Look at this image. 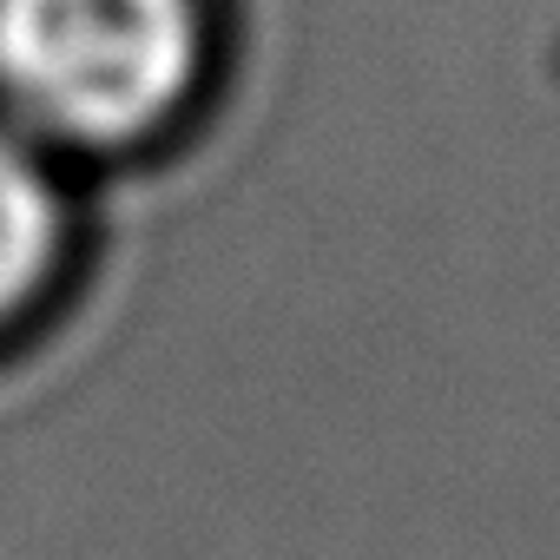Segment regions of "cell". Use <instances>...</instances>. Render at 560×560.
Instances as JSON below:
<instances>
[{
	"mask_svg": "<svg viewBox=\"0 0 560 560\" xmlns=\"http://www.w3.org/2000/svg\"><path fill=\"white\" fill-rule=\"evenodd\" d=\"M218 67V0H0V119L67 172L165 145Z\"/></svg>",
	"mask_w": 560,
	"mask_h": 560,
	"instance_id": "cell-1",
	"label": "cell"
},
{
	"mask_svg": "<svg viewBox=\"0 0 560 560\" xmlns=\"http://www.w3.org/2000/svg\"><path fill=\"white\" fill-rule=\"evenodd\" d=\"M73 237H80L73 172L0 119V343L47 311L73 264Z\"/></svg>",
	"mask_w": 560,
	"mask_h": 560,
	"instance_id": "cell-2",
	"label": "cell"
}]
</instances>
